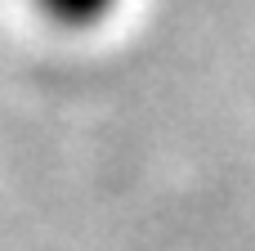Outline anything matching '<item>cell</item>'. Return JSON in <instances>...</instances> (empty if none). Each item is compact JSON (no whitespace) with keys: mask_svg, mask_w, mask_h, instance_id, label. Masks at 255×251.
I'll return each instance as SVG.
<instances>
[{"mask_svg":"<svg viewBox=\"0 0 255 251\" xmlns=\"http://www.w3.org/2000/svg\"><path fill=\"white\" fill-rule=\"evenodd\" d=\"M36 4H40V13H45L49 22L72 27V31L94 27V22H103V18L117 9V0H36Z\"/></svg>","mask_w":255,"mask_h":251,"instance_id":"6da1fadb","label":"cell"}]
</instances>
